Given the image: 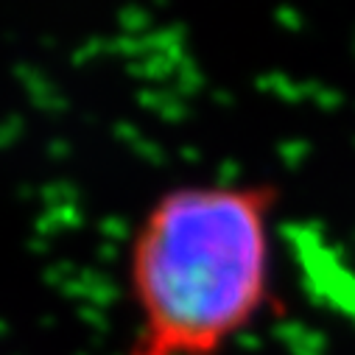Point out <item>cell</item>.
I'll list each match as a JSON object with an SVG mask.
<instances>
[{
  "label": "cell",
  "instance_id": "6da1fadb",
  "mask_svg": "<svg viewBox=\"0 0 355 355\" xmlns=\"http://www.w3.org/2000/svg\"><path fill=\"white\" fill-rule=\"evenodd\" d=\"M272 182H196L159 193L129 249L126 355H221L272 300Z\"/></svg>",
  "mask_w": 355,
  "mask_h": 355
}]
</instances>
